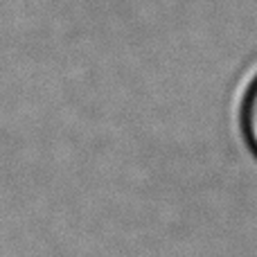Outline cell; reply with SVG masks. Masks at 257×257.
Listing matches in <instances>:
<instances>
[{"mask_svg": "<svg viewBox=\"0 0 257 257\" xmlns=\"http://www.w3.org/2000/svg\"><path fill=\"white\" fill-rule=\"evenodd\" d=\"M239 124H241V136H244L248 149L257 158V72L250 77L248 86L244 90L239 106Z\"/></svg>", "mask_w": 257, "mask_h": 257, "instance_id": "1", "label": "cell"}]
</instances>
